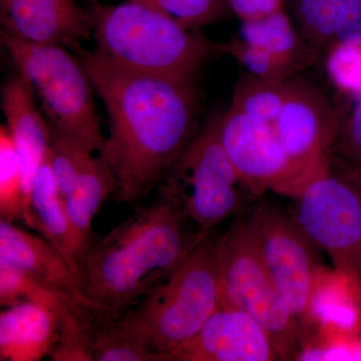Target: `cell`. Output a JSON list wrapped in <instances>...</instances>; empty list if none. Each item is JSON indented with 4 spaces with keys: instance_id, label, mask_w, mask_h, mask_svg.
Returning a JSON list of instances; mask_svg holds the SVG:
<instances>
[{
    "instance_id": "cell-1",
    "label": "cell",
    "mask_w": 361,
    "mask_h": 361,
    "mask_svg": "<svg viewBox=\"0 0 361 361\" xmlns=\"http://www.w3.org/2000/svg\"><path fill=\"white\" fill-rule=\"evenodd\" d=\"M104 102L109 135L99 157L118 180V201L137 205L163 184L194 139L198 97L194 82L118 65L99 49H71Z\"/></svg>"
},
{
    "instance_id": "cell-2",
    "label": "cell",
    "mask_w": 361,
    "mask_h": 361,
    "mask_svg": "<svg viewBox=\"0 0 361 361\" xmlns=\"http://www.w3.org/2000/svg\"><path fill=\"white\" fill-rule=\"evenodd\" d=\"M164 187L148 205L92 244L82 291L99 312L118 317L166 281L205 238Z\"/></svg>"
},
{
    "instance_id": "cell-3",
    "label": "cell",
    "mask_w": 361,
    "mask_h": 361,
    "mask_svg": "<svg viewBox=\"0 0 361 361\" xmlns=\"http://www.w3.org/2000/svg\"><path fill=\"white\" fill-rule=\"evenodd\" d=\"M92 13L97 49L130 70L194 82L209 61L226 54V44L135 2L97 4Z\"/></svg>"
},
{
    "instance_id": "cell-4",
    "label": "cell",
    "mask_w": 361,
    "mask_h": 361,
    "mask_svg": "<svg viewBox=\"0 0 361 361\" xmlns=\"http://www.w3.org/2000/svg\"><path fill=\"white\" fill-rule=\"evenodd\" d=\"M217 240L209 232L164 283L118 316L130 336L160 361H171L219 308Z\"/></svg>"
},
{
    "instance_id": "cell-5",
    "label": "cell",
    "mask_w": 361,
    "mask_h": 361,
    "mask_svg": "<svg viewBox=\"0 0 361 361\" xmlns=\"http://www.w3.org/2000/svg\"><path fill=\"white\" fill-rule=\"evenodd\" d=\"M219 307L243 311L270 334L279 360H288L300 325L278 290L266 263L253 216L239 215L216 247Z\"/></svg>"
},
{
    "instance_id": "cell-6",
    "label": "cell",
    "mask_w": 361,
    "mask_h": 361,
    "mask_svg": "<svg viewBox=\"0 0 361 361\" xmlns=\"http://www.w3.org/2000/svg\"><path fill=\"white\" fill-rule=\"evenodd\" d=\"M1 42L18 73L39 97L49 125L101 152L106 137L94 108V85L75 52L33 44L2 30Z\"/></svg>"
},
{
    "instance_id": "cell-7",
    "label": "cell",
    "mask_w": 361,
    "mask_h": 361,
    "mask_svg": "<svg viewBox=\"0 0 361 361\" xmlns=\"http://www.w3.org/2000/svg\"><path fill=\"white\" fill-rule=\"evenodd\" d=\"M161 186L204 232L241 213L246 194L251 195L221 144L218 118L198 130Z\"/></svg>"
},
{
    "instance_id": "cell-8",
    "label": "cell",
    "mask_w": 361,
    "mask_h": 361,
    "mask_svg": "<svg viewBox=\"0 0 361 361\" xmlns=\"http://www.w3.org/2000/svg\"><path fill=\"white\" fill-rule=\"evenodd\" d=\"M294 219L342 274L361 287V191L348 173L318 176L295 197Z\"/></svg>"
},
{
    "instance_id": "cell-9",
    "label": "cell",
    "mask_w": 361,
    "mask_h": 361,
    "mask_svg": "<svg viewBox=\"0 0 361 361\" xmlns=\"http://www.w3.org/2000/svg\"><path fill=\"white\" fill-rule=\"evenodd\" d=\"M252 216L278 290L299 325L310 324L318 299L317 247L293 217L276 207L258 204Z\"/></svg>"
},
{
    "instance_id": "cell-10",
    "label": "cell",
    "mask_w": 361,
    "mask_h": 361,
    "mask_svg": "<svg viewBox=\"0 0 361 361\" xmlns=\"http://www.w3.org/2000/svg\"><path fill=\"white\" fill-rule=\"evenodd\" d=\"M337 121L322 90L304 80H287L283 106L273 126L293 169L297 196L308 183L329 172Z\"/></svg>"
},
{
    "instance_id": "cell-11",
    "label": "cell",
    "mask_w": 361,
    "mask_h": 361,
    "mask_svg": "<svg viewBox=\"0 0 361 361\" xmlns=\"http://www.w3.org/2000/svg\"><path fill=\"white\" fill-rule=\"evenodd\" d=\"M218 135L252 196H261L269 190L295 198V176L274 126L230 106L218 118Z\"/></svg>"
},
{
    "instance_id": "cell-12",
    "label": "cell",
    "mask_w": 361,
    "mask_h": 361,
    "mask_svg": "<svg viewBox=\"0 0 361 361\" xmlns=\"http://www.w3.org/2000/svg\"><path fill=\"white\" fill-rule=\"evenodd\" d=\"M279 360L267 330L241 310L219 307L171 361Z\"/></svg>"
},
{
    "instance_id": "cell-13",
    "label": "cell",
    "mask_w": 361,
    "mask_h": 361,
    "mask_svg": "<svg viewBox=\"0 0 361 361\" xmlns=\"http://www.w3.org/2000/svg\"><path fill=\"white\" fill-rule=\"evenodd\" d=\"M4 30L33 44L73 49L92 35L94 18L77 0H0Z\"/></svg>"
},
{
    "instance_id": "cell-14",
    "label": "cell",
    "mask_w": 361,
    "mask_h": 361,
    "mask_svg": "<svg viewBox=\"0 0 361 361\" xmlns=\"http://www.w3.org/2000/svg\"><path fill=\"white\" fill-rule=\"evenodd\" d=\"M35 90L20 73L6 80L1 90V109L23 170L25 225L30 226V198L35 176L47 154L51 125L45 122L35 101Z\"/></svg>"
},
{
    "instance_id": "cell-15",
    "label": "cell",
    "mask_w": 361,
    "mask_h": 361,
    "mask_svg": "<svg viewBox=\"0 0 361 361\" xmlns=\"http://www.w3.org/2000/svg\"><path fill=\"white\" fill-rule=\"evenodd\" d=\"M0 263L21 271L44 286L89 301L80 278L51 244L4 219H0Z\"/></svg>"
},
{
    "instance_id": "cell-16",
    "label": "cell",
    "mask_w": 361,
    "mask_h": 361,
    "mask_svg": "<svg viewBox=\"0 0 361 361\" xmlns=\"http://www.w3.org/2000/svg\"><path fill=\"white\" fill-rule=\"evenodd\" d=\"M59 337V316L51 308L35 302L2 308L0 360L39 361L51 355Z\"/></svg>"
},
{
    "instance_id": "cell-17",
    "label": "cell",
    "mask_w": 361,
    "mask_h": 361,
    "mask_svg": "<svg viewBox=\"0 0 361 361\" xmlns=\"http://www.w3.org/2000/svg\"><path fill=\"white\" fill-rule=\"evenodd\" d=\"M30 228L39 231L66 258L80 280L82 263L66 213L65 200L59 192L49 154L40 165L33 183Z\"/></svg>"
},
{
    "instance_id": "cell-18",
    "label": "cell",
    "mask_w": 361,
    "mask_h": 361,
    "mask_svg": "<svg viewBox=\"0 0 361 361\" xmlns=\"http://www.w3.org/2000/svg\"><path fill=\"white\" fill-rule=\"evenodd\" d=\"M118 180L101 157H94L65 200L80 263L92 244V223L104 201L118 191ZM82 269V268H80Z\"/></svg>"
},
{
    "instance_id": "cell-19",
    "label": "cell",
    "mask_w": 361,
    "mask_h": 361,
    "mask_svg": "<svg viewBox=\"0 0 361 361\" xmlns=\"http://www.w3.org/2000/svg\"><path fill=\"white\" fill-rule=\"evenodd\" d=\"M239 33V40L244 44L288 59L301 70L316 61L283 8L242 21Z\"/></svg>"
},
{
    "instance_id": "cell-20",
    "label": "cell",
    "mask_w": 361,
    "mask_h": 361,
    "mask_svg": "<svg viewBox=\"0 0 361 361\" xmlns=\"http://www.w3.org/2000/svg\"><path fill=\"white\" fill-rule=\"evenodd\" d=\"M345 0H292V20L315 61L336 44L337 25Z\"/></svg>"
},
{
    "instance_id": "cell-21",
    "label": "cell",
    "mask_w": 361,
    "mask_h": 361,
    "mask_svg": "<svg viewBox=\"0 0 361 361\" xmlns=\"http://www.w3.org/2000/svg\"><path fill=\"white\" fill-rule=\"evenodd\" d=\"M92 361H160L125 329L118 317L99 314L90 338Z\"/></svg>"
},
{
    "instance_id": "cell-22",
    "label": "cell",
    "mask_w": 361,
    "mask_h": 361,
    "mask_svg": "<svg viewBox=\"0 0 361 361\" xmlns=\"http://www.w3.org/2000/svg\"><path fill=\"white\" fill-rule=\"evenodd\" d=\"M0 217L25 223L26 211L20 157L6 126L0 127Z\"/></svg>"
},
{
    "instance_id": "cell-23",
    "label": "cell",
    "mask_w": 361,
    "mask_h": 361,
    "mask_svg": "<svg viewBox=\"0 0 361 361\" xmlns=\"http://www.w3.org/2000/svg\"><path fill=\"white\" fill-rule=\"evenodd\" d=\"M287 80L273 82L247 73L235 90L232 108L262 122L275 123L286 97Z\"/></svg>"
},
{
    "instance_id": "cell-24",
    "label": "cell",
    "mask_w": 361,
    "mask_h": 361,
    "mask_svg": "<svg viewBox=\"0 0 361 361\" xmlns=\"http://www.w3.org/2000/svg\"><path fill=\"white\" fill-rule=\"evenodd\" d=\"M94 153L96 152L77 137L51 127L47 154L63 199L71 193L78 177L94 158Z\"/></svg>"
},
{
    "instance_id": "cell-25",
    "label": "cell",
    "mask_w": 361,
    "mask_h": 361,
    "mask_svg": "<svg viewBox=\"0 0 361 361\" xmlns=\"http://www.w3.org/2000/svg\"><path fill=\"white\" fill-rule=\"evenodd\" d=\"M226 54H231L238 59L250 75L268 82H286L301 71L298 66L288 59L244 44L241 40L226 44Z\"/></svg>"
},
{
    "instance_id": "cell-26",
    "label": "cell",
    "mask_w": 361,
    "mask_h": 361,
    "mask_svg": "<svg viewBox=\"0 0 361 361\" xmlns=\"http://www.w3.org/2000/svg\"><path fill=\"white\" fill-rule=\"evenodd\" d=\"M154 9L188 28L208 25L224 16L227 0H128Z\"/></svg>"
},
{
    "instance_id": "cell-27",
    "label": "cell",
    "mask_w": 361,
    "mask_h": 361,
    "mask_svg": "<svg viewBox=\"0 0 361 361\" xmlns=\"http://www.w3.org/2000/svg\"><path fill=\"white\" fill-rule=\"evenodd\" d=\"M324 59L327 75L339 90L361 94V42L334 44Z\"/></svg>"
},
{
    "instance_id": "cell-28",
    "label": "cell",
    "mask_w": 361,
    "mask_h": 361,
    "mask_svg": "<svg viewBox=\"0 0 361 361\" xmlns=\"http://www.w3.org/2000/svg\"><path fill=\"white\" fill-rule=\"evenodd\" d=\"M336 151L356 161V168H361V97H358V103L345 122L338 116L330 155Z\"/></svg>"
},
{
    "instance_id": "cell-29",
    "label": "cell",
    "mask_w": 361,
    "mask_h": 361,
    "mask_svg": "<svg viewBox=\"0 0 361 361\" xmlns=\"http://www.w3.org/2000/svg\"><path fill=\"white\" fill-rule=\"evenodd\" d=\"M361 0H345L337 25L336 44H360Z\"/></svg>"
},
{
    "instance_id": "cell-30",
    "label": "cell",
    "mask_w": 361,
    "mask_h": 361,
    "mask_svg": "<svg viewBox=\"0 0 361 361\" xmlns=\"http://www.w3.org/2000/svg\"><path fill=\"white\" fill-rule=\"evenodd\" d=\"M230 11L241 21L253 20L267 14L265 0H227Z\"/></svg>"
},
{
    "instance_id": "cell-31",
    "label": "cell",
    "mask_w": 361,
    "mask_h": 361,
    "mask_svg": "<svg viewBox=\"0 0 361 361\" xmlns=\"http://www.w3.org/2000/svg\"><path fill=\"white\" fill-rule=\"evenodd\" d=\"M283 2L284 0H265L267 13L278 11V9L280 8H283Z\"/></svg>"
},
{
    "instance_id": "cell-32",
    "label": "cell",
    "mask_w": 361,
    "mask_h": 361,
    "mask_svg": "<svg viewBox=\"0 0 361 361\" xmlns=\"http://www.w3.org/2000/svg\"><path fill=\"white\" fill-rule=\"evenodd\" d=\"M349 174H350L351 177L353 178V180H355L356 184L360 187L361 191V168L355 169V170L350 171Z\"/></svg>"
},
{
    "instance_id": "cell-33",
    "label": "cell",
    "mask_w": 361,
    "mask_h": 361,
    "mask_svg": "<svg viewBox=\"0 0 361 361\" xmlns=\"http://www.w3.org/2000/svg\"><path fill=\"white\" fill-rule=\"evenodd\" d=\"M85 1L94 2V4H97V0H85Z\"/></svg>"
}]
</instances>
